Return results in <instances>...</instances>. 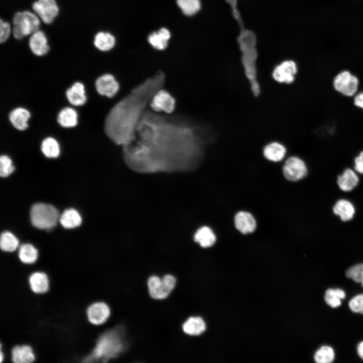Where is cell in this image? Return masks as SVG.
Listing matches in <instances>:
<instances>
[{
  "instance_id": "10",
  "label": "cell",
  "mask_w": 363,
  "mask_h": 363,
  "mask_svg": "<svg viewBox=\"0 0 363 363\" xmlns=\"http://www.w3.org/2000/svg\"><path fill=\"white\" fill-rule=\"evenodd\" d=\"M32 8L40 19L46 24L52 23L59 12L55 0H37L32 4Z\"/></svg>"
},
{
  "instance_id": "27",
  "label": "cell",
  "mask_w": 363,
  "mask_h": 363,
  "mask_svg": "<svg viewBox=\"0 0 363 363\" xmlns=\"http://www.w3.org/2000/svg\"><path fill=\"white\" fill-rule=\"evenodd\" d=\"M115 39L114 37L108 32H99L94 37V45L100 51H107L114 46Z\"/></svg>"
},
{
  "instance_id": "32",
  "label": "cell",
  "mask_w": 363,
  "mask_h": 363,
  "mask_svg": "<svg viewBox=\"0 0 363 363\" xmlns=\"http://www.w3.org/2000/svg\"><path fill=\"white\" fill-rule=\"evenodd\" d=\"M335 357L333 348L328 346L321 347L315 353L314 359L318 363H330Z\"/></svg>"
},
{
  "instance_id": "19",
  "label": "cell",
  "mask_w": 363,
  "mask_h": 363,
  "mask_svg": "<svg viewBox=\"0 0 363 363\" xmlns=\"http://www.w3.org/2000/svg\"><path fill=\"white\" fill-rule=\"evenodd\" d=\"M333 212L336 215L338 216L342 221H348L353 218L355 209L350 201L347 199H341L333 206Z\"/></svg>"
},
{
  "instance_id": "6",
  "label": "cell",
  "mask_w": 363,
  "mask_h": 363,
  "mask_svg": "<svg viewBox=\"0 0 363 363\" xmlns=\"http://www.w3.org/2000/svg\"><path fill=\"white\" fill-rule=\"evenodd\" d=\"M176 283L174 276L166 274L160 278L157 276H150L147 280V285L151 298L161 300L167 297L173 290Z\"/></svg>"
},
{
  "instance_id": "7",
  "label": "cell",
  "mask_w": 363,
  "mask_h": 363,
  "mask_svg": "<svg viewBox=\"0 0 363 363\" xmlns=\"http://www.w3.org/2000/svg\"><path fill=\"white\" fill-rule=\"evenodd\" d=\"M334 89L342 95L351 97L357 92L359 80L354 75L348 71H342L337 74L333 81Z\"/></svg>"
},
{
  "instance_id": "42",
  "label": "cell",
  "mask_w": 363,
  "mask_h": 363,
  "mask_svg": "<svg viewBox=\"0 0 363 363\" xmlns=\"http://www.w3.org/2000/svg\"><path fill=\"white\" fill-rule=\"evenodd\" d=\"M158 33L164 39L168 40L170 37L169 31L165 28H161L158 31Z\"/></svg>"
},
{
  "instance_id": "8",
  "label": "cell",
  "mask_w": 363,
  "mask_h": 363,
  "mask_svg": "<svg viewBox=\"0 0 363 363\" xmlns=\"http://www.w3.org/2000/svg\"><path fill=\"white\" fill-rule=\"evenodd\" d=\"M175 98L167 90L161 88L152 98L149 106L154 112L171 114L175 108Z\"/></svg>"
},
{
  "instance_id": "4",
  "label": "cell",
  "mask_w": 363,
  "mask_h": 363,
  "mask_svg": "<svg viewBox=\"0 0 363 363\" xmlns=\"http://www.w3.org/2000/svg\"><path fill=\"white\" fill-rule=\"evenodd\" d=\"M59 218L58 210L51 205L39 203L31 207V222L34 227L38 229H51L56 225Z\"/></svg>"
},
{
  "instance_id": "13",
  "label": "cell",
  "mask_w": 363,
  "mask_h": 363,
  "mask_svg": "<svg viewBox=\"0 0 363 363\" xmlns=\"http://www.w3.org/2000/svg\"><path fill=\"white\" fill-rule=\"evenodd\" d=\"M95 86L100 95L109 98L114 97L119 89L118 82L110 74H105L98 77L96 81Z\"/></svg>"
},
{
  "instance_id": "22",
  "label": "cell",
  "mask_w": 363,
  "mask_h": 363,
  "mask_svg": "<svg viewBox=\"0 0 363 363\" xmlns=\"http://www.w3.org/2000/svg\"><path fill=\"white\" fill-rule=\"evenodd\" d=\"M69 101L73 105L79 106L83 105L86 101L85 88L80 82L74 83L66 92Z\"/></svg>"
},
{
  "instance_id": "41",
  "label": "cell",
  "mask_w": 363,
  "mask_h": 363,
  "mask_svg": "<svg viewBox=\"0 0 363 363\" xmlns=\"http://www.w3.org/2000/svg\"><path fill=\"white\" fill-rule=\"evenodd\" d=\"M353 103L356 107L363 110V91L354 96Z\"/></svg>"
},
{
  "instance_id": "9",
  "label": "cell",
  "mask_w": 363,
  "mask_h": 363,
  "mask_svg": "<svg viewBox=\"0 0 363 363\" xmlns=\"http://www.w3.org/2000/svg\"><path fill=\"white\" fill-rule=\"evenodd\" d=\"M282 170L285 178L291 182H297L302 179L308 173L307 166L305 161L295 156L287 159Z\"/></svg>"
},
{
  "instance_id": "14",
  "label": "cell",
  "mask_w": 363,
  "mask_h": 363,
  "mask_svg": "<svg viewBox=\"0 0 363 363\" xmlns=\"http://www.w3.org/2000/svg\"><path fill=\"white\" fill-rule=\"evenodd\" d=\"M28 44L31 52L37 56L44 55L49 50L46 36L39 29L30 35Z\"/></svg>"
},
{
  "instance_id": "38",
  "label": "cell",
  "mask_w": 363,
  "mask_h": 363,
  "mask_svg": "<svg viewBox=\"0 0 363 363\" xmlns=\"http://www.w3.org/2000/svg\"><path fill=\"white\" fill-rule=\"evenodd\" d=\"M12 30L10 24L3 19L0 20V42L3 43L9 38Z\"/></svg>"
},
{
  "instance_id": "1",
  "label": "cell",
  "mask_w": 363,
  "mask_h": 363,
  "mask_svg": "<svg viewBox=\"0 0 363 363\" xmlns=\"http://www.w3.org/2000/svg\"><path fill=\"white\" fill-rule=\"evenodd\" d=\"M210 138L205 126L188 117L147 109L135 139L123 151L133 164L189 163L200 158Z\"/></svg>"
},
{
  "instance_id": "24",
  "label": "cell",
  "mask_w": 363,
  "mask_h": 363,
  "mask_svg": "<svg viewBox=\"0 0 363 363\" xmlns=\"http://www.w3.org/2000/svg\"><path fill=\"white\" fill-rule=\"evenodd\" d=\"M38 251L30 244H23L20 246L18 251V257L23 264H32L38 257Z\"/></svg>"
},
{
  "instance_id": "30",
  "label": "cell",
  "mask_w": 363,
  "mask_h": 363,
  "mask_svg": "<svg viewBox=\"0 0 363 363\" xmlns=\"http://www.w3.org/2000/svg\"><path fill=\"white\" fill-rule=\"evenodd\" d=\"M41 149L43 154L48 158H56L60 153V148L57 141L53 138L44 139L41 143Z\"/></svg>"
},
{
  "instance_id": "37",
  "label": "cell",
  "mask_w": 363,
  "mask_h": 363,
  "mask_svg": "<svg viewBox=\"0 0 363 363\" xmlns=\"http://www.w3.org/2000/svg\"><path fill=\"white\" fill-rule=\"evenodd\" d=\"M348 305L352 312L363 314V293L353 297L349 301Z\"/></svg>"
},
{
  "instance_id": "25",
  "label": "cell",
  "mask_w": 363,
  "mask_h": 363,
  "mask_svg": "<svg viewBox=\"0 0 363 363\" xmlns=\"http://www.w3.org/2000/svg\"><path fill=\"white\" fill-rule=\"evenodd\" d=\"M194 239L203 248H209L215 244L216 235L213 230L208 226H203L196 232Z\"/></svg>"
},
{
  "instance_id": "34",
  "label": "cell",
  "mask_w": 363,
  "mask_h": 363,
  "mask_svg": "<svg viewBox=\"0 0 363 363\" xmlns=\"http://www.w3.org/2000/svg\"><path fill=\"white\" fill-rule=\"evenodd\" d=\"M346 276L363 287V263L356 264L350 267L346 272Z\"/></svg>"
},
{
  "instance_id": "17",
  "label": "cell",
  "mask_w": 363,
  "mask_h": 363,
  "mask_svg": "<svg viewBox=\"0 0 363 363\" xmlns=\"http://www.w3.org/2000/svg\"><path fill=\"white\" fill-rule=\"evenodd\" d=\"M28 282L30 289L35 293H44L49 289L48 277L43 272L35 271L32 273L29 276Z\"/></svg>"
},
{
  "instance_id": "31",
  "label": "cell",
  "mask_w": 363,
  "mask_h": 363,
  "mask_svg": "<svg viewBox=\"0 0 363 363\" xmlns=\"http://www.w3.org/2000/svg\"><path fill=\"white\" fill-rule=\"evenodd\" d=\"M345 297V293L342 289L329 288L325 292L324 299L327 305L335 308L341 305V299Z\"/></svg>"
},
{
  "instance_id": "26",
  "label": "cell",
  "mask_w": 363,
  "mask_h": 363,
  "mask_svg": "<svg viewBox=\"0 0 363 363\" xmlns=\"http://www.w3.org/2000/svg\"><path fill=\"white\" fill-rule=\"evenodd\" d=\"M59 221L65 228H74L81 225L82 218L75 209L70 208L65 210L59 216Z\"/></svg>"
},
{
  "instance_id": "3",
  "label": "cell",
  "mask_w": 363,
  "mask_h": 363,
  "mask_svg": "<svg viewBox=\"0 0 363 363\" xmlns=\"http://www.w3.org/2000/svg\"><path fill=\"white\" fill-rule=\"evenodd\" d=\"M123 347L118 329L107 328L99 335L93 349L82 363L108 362L117 358Z\"/></svg>"
},
{
  "instance_id": "15",
  "label": "cell",
  "mask_w": 363,
  "mask_h": 363,
  "mask_svg": "<svg viewBox=\"0 0 363 363\" xmlns=\"http://www.w3.org/2000/svg\"><path fill=\"white\" fill-rule=\"evenodd\" d=\"M234 223L236 229L244 234L253 232L257 227L254 217L247 211H240L236 213L234 216Z\"/></svg>"
},
{
  "instance_id": "36",
  "label": "cell",
  "mask_w": 363,
  "mask_h": 363,
  "mask_svg": "<svg viewBox=\"0 0 363 363\" xmlns=\"http://www.w3.org/2000/svg\"><path fill=\"white\" fill-rule=\"evenodd\" d=\"M149 43L155 48L163 50L167 46L168 40L162 38L158 32H153L148 37Z\"/></svg>"
},
{
  "instance_id": "43",
  "label": "cell",
  "mask_w": 363,
  "mask_h": 363,
  "mask_svg": "<svg viewBox=\"0 0 363 363\" xmlns=\"http://www.w3.org/2000/svg\"><path fill=\"white\" fill-rule=\"evenodd\" d=\"M357 351L359 357L363 359V341L358 344Z\"/></svg>"
},
{
  "instance_id": "23",
  "label": "cell",
  "mask_w": 363,
  "mask_h": 363,
  "mask_svg": "<svg viewBox=\"0 0 363 363\" xmlns=\"http://www.w3.org/2000/svg\"><path fill=\"white\" fill-rule=\"evenodd\" d=\"M206 324L200 317H191L183 324V331L187 334L192 336H198L203 333L206 330Z\"/></svg>"
},
{
  "instance_id": "2",
  "label": "cell",
  "mask_w": 363,
  "mask_h": 363,
  "mask_svg": "<svg viewBox=\"0 0 363 363\" xmlns=\"http://www.w3.org/2000/svg\"><path fill=\"white\" fill-rule=\"evenodd\" d=\"M165 79L164 72L158 71L134 87L111 108L104 130L112 141L124 146L134 140L140 121L154 94L163 88Z\"/></svg>"
},
{
  "instance_id": "21",
  "label": "cell",
  "mask_w": 363,
  "mask_h": 363,
  "mask_svg": "<svg viewBox=\"0 0 363 363\" xmlns=\"http://www.w3.org/2000/svg\"><path fill=\"white\" fill-rule=\"evenodd\" d=\"M30 117V113L28 110L22 107L13 109L9 114V119L17 129L23 131L28 127L27 122Z\"/></svg>"
},
{
  "instance_id": "35",
  "label": "cell",
  "mask_w": 363,
  "mask_h": 363,
  "mask_svg": "<svg viewBox=\"0 0 363 363\" xmlns=\"http://www.w3.org/2000/svg\"><path fill=\"white\" fill-rule=\"evenodd\" d=\"M15 170L12 161L7 155H2L0 157V174L2 177H7Z\"/></svg>"
},
{
  "instance_id": "12",
  "label": "cell",
  "mask_w": 363,
  "mask_h": 363,
  "mask_svg": "<svg viewBox=\"0 0 363 363\" xmlns=\"http://www.w3.org/2000/svg\"><path fill=\"white\" fill-rule=\"evenodd\" d=\"M297 72V67L295 63L287 60L276 66L272 76L274 80L278 83L290 84L294 82Z\"/></svg>"
},
{
  "instance_id": "16",
  "label": "cell",
  "mask_w": 363,
  "mask_h": 363,
  "mask_svg": "<svg viewBox=\"0 0 363 363\" xmlns=\"http://www.w3.org/2000/svg\"><path fill=\"white\" fill-rule=\"evenodd\" d=\"M12 363H33L36 357L32 347L28 344L16 345L11 351Z\"/></svg>"
},
{
  "instance_id": "11",
  "label": "cell",
  "mask_w": 363,
  "mask_h": 363,
  "mask_svg": "<svg viewBox=\"0 0 363 363\" xmlns=\"http://www.w3.org/2000/svg\"><path fill=\"white\" fill-rule=\"evenodd\" d=\"M111 310L107 304L98 301L91 304L86 309V315L89 322L95 325L105 323L109 319Z\"/></svg>"
},
{
  "instance_id": "18",
  "label": "cell",
  "mask_w": 363,
  "mask_h": 363,
  "mask_svg": "<svg viewBox=\"0 0 363 363\" xmlns=\"http://www.w3.org/2000/svg\"><path fill=\"white\" fill-rule=\"evenodd\" d=\"M357 172L351 168H346L337 179L339 188L342 191L348 192L353 190L359 183Z\"/></svg>"
},
{
  "instance_id": "5",
  "label": "cell",
  "mask_w": 363,
  "mask_h": 363,
  "mask_svg": "<svg viewBox=\"0 0 363 363\" xmlns=\"http://www.w3.org/2000/svg\"><path fill=\"white\" fill-rule=\"evenodd\" d=\"M13 24V35L15 39L20 40L39 30L40 21L34 12L23 11L15 13Z\"/></svg>"
},
{
  "instance_id": "20",
  "label": "cell",
  "mask_w": 363,
  "mask_h": 363,
  "mask_svg": "<svg viewBox=\"0 0 363 363\" xmlns=\"http://www.w3.org/2000/svg\"><path fill=\"white\" fill-rule=\"evenodd\" d=\"M286 149L281 144L273 142L266 145L263 149V155L267 160L273 162L281 161L285 156Z\"/></svg>"
},
{
  "instance_id": "28",
  "label": "cell",
  "mask_w": 363,
  "mask_h": 363,
  "mask_svg": "<svg viewBox=\"0 0 363 363\" xmlns=\"http://www.w3.org/2000/svg\"><path fill=\"white\" fill-rule=\"evenodd\" d=\"M78 115L76 111L71 107L62 109L57 116V122L64 128H72L77 124Z\"/></svg>"
},
{
  "instance_id": "39",
  "label": "cell",
  "mask_w": 363,
  "mask_h": 363,
  "mask_svg": "<svg viewBox=\"0 0 363 363\" xmlns=\"http://www.w3.org/2000/svg\"><path fill=\"white\" fill-rule=\"evenodd\" d=\"M354 168L357 173L363 174V151L354 158Z\"/></svg>"
},
{
  "instance_id": "29",
  "label": "cell",
  "mask_w": 363,
  "mask_h": 363,
  "mask_svg": "<svg viewBox=\"0 0 363 363\" xmlns=\"http://www.w3.org/2000/svg\"><path fill=\"white\" fill-rule=\"evenodd\" d=\"M19 242L17 238L11 232L5 231L1 234L0 247L2 251L6 253H13L19 247Z\"/></svg>"
},
{
  "instance_id": "40",
  "label": "cell",
  "mask_w": 363,
  "mask_h": 363,
  "mask_svg": "<svg viewBox=\"0 0 363 363\" xmlns=\"http://www.w3.org/2000/svg\"><path fill=\"white\" fill-rule=\"evenodd\" d=\"M226 2L231 6L232 10V13L234 18L238 21L240 26L243 29L242 21L240 14L236 8V0H226Z\"/></svg>"
},
{
  "instance_id": "33",
  "label": "cell",
  "mask_w": 363,
  "mask_h": 363,
  "mask_svg": "<svg viewBox=\"0 0 363 363\" xmlns=\"http://www.w3.org/2000/svg\"><path fill=\"white\" fill-rule=\"evenodd\" d=\"M177 4L183 12L188 16L194 15L201 8L200 0H177Z\"/></svg>"
}]
</instances>
